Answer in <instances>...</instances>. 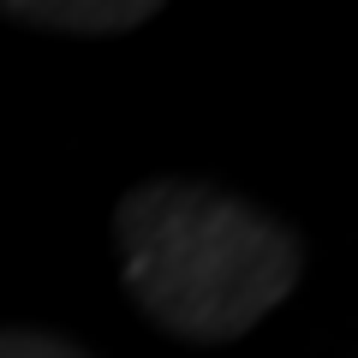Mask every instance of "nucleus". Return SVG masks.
Returning <instances> with one entry per match:
<instances>
[{
	"mask_svg": "<svg viewBox=\"0 0 358 358\" xmlns=\"http://www.w3.org/2000/svg\"><path fill=\"white\" fill-rule=\"evenodd\" d=\"M6 18L18 24H42V30H66V36H120L155 18V0H6Z\"/></svg>",
	"mask_w": 358,
	"mask_h": 358,
	"instance_id": "obj_2",
	"label": "nucleus"
},
{
	"mask_svg": "<svg viewBox=\"0 0 358 358\" xmlns=\"http://www.w3.org/2000/svg\"><path fill=\"white\" fill-rule=\"evenodd\" d=\"M0 358H90L84 346L60 341V334H36V329H0Z\"/></svg>",
	"mask_w": 358,
	"mask_h": 358,
	"instance_id": "obj_3",
	"label": "nucleus"
},
{
	"mask_svg": "<svg viewBox=\"0 0 358 358\" xmlns=\"http://www.w3.org/2000/svg\"><path fill=\"white\" fill-rule=\"evenodd\" d=\"M120 275L155 329L215 346L239 341L299 287L281 221L197 179H150L120 203Z\"/></svg>",
	"mask_w": 358,
	"mask_h": 358,
	"instance_id": "obj_1",
	"label": "nucleus"
}]
</instances>
